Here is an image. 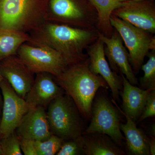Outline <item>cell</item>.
<instances>
[{
	"mask_svg": "<svg viewBox=\"0 0 155 155\" xmlns=\"http://www.w3.org/2000/svg\"><path fill=\"white\" fill-rule=\"evenodd\" d=\"M123 90L120 96L122 97L123 112L134 122H137L141 116L148 96L153 90H143L131 84L122 74Z\"/></svg>",
	"mask_w": 155,
	"mask_h": 155,
	"instance_id": "cell-16",
	"label": "cell"
},
{
	"mask_svg": "<svg viewBox=\"0 0 155 155\" xmlns=\"http://www.w3.org/2000/svg\"><path fill=\"white\" fill-rule=\"evenodd\" d=\"M153 0H128L122 2L112 14L150 33L155 32Z\"/></svg>",
	"mask_w": 155,
	"mask_h": 155,
	"instance_id": "cell-10",
	"label": "cell"
},
{
	"mask_svg": "<svg viewBox=\"0 0 155 155\" xmlns=\"http://www.w3.org/2000/svg\"><path fill=\"white\" fill-rule=\"evenodd\" d=\"M97 14V25L102 33L110 37L112 35V27L110 17L113 11L119 8L122 2L117 0H89Z\"/></svg>",
	"mask_w": 155,
	"mask_h": 155,
	"instance_id": "cell-20",
	"label": "cell"
},
{
	"mask_svg": "<svg viewBox=\"0 0 155 155\" xmlns=\"http://www.w3.org/2000/svg\"><path fill=\"white\" fill-rule=\"evenodd\" d=\"M101 88L97 92L92 106L90 123L84 134L100 133L109 136L120 147L125 138L120 130L121 118L116 106Z\"/></svg>",
	"mask_w": 155,
	"mask_h": 155,
	"instance_id": "cell-5",
	"label": "cell"
},
{
	"mask_svg": "<svg viewBox=\"0 0 155 155\" xmlns=\"http://www.w3.org/2000/svg\"><path fill=\"white\" fill-rule=\"evenodd\" d=\"M98 37L106 45L105 54L108 58L111 69L116 73L118 72L123 74L131 84H138V80L129 63L128 53L118 32L116 31L108 37L98 32Z\"/></svg>",
	"mask_w": 155,
	"mask_h": 155,
	"instance_id": "cell-11",
	"label": "cell"
},
{
	"mask_svg": "<svg viewBox=\"0 0 155 155\" xmlns=\"http://www.w3.org/2000/svg\"><path fill=\"white\" fill-rule=\"evenodd\" d=\"M84 154L124 155L126 153L109 136L92 133L82 134Z\"/></svg>",
	"mask_w": 155,
	"mask_h": 155,
	"instance_id": "cell-18",
	"label": "cell"
},
{
	"mask_svg": "<svg viewBox=\"0 0 155 155\" xmlns=\"http://www.w3.org/2000/svg\"><path fill=\"white\" fill-rule=\"evenodd\" d=\"M1 108V107H0ZM1 117H0V122H1Z\"/></svg>",
	"mask_w": 155,
	"mask_h": 155,
	"instance_id": "cell-31",
	"label": "cell"
},
{
	"mask_svg": "<svg viewBox=\"0 0 155 155\" xmlns=\"http://www.w3.org/2000/svg\"><path fill=\"white\" fill-rule=\"evenodd\" d=\"M47 0H0V28L29 33L46 21Z\"/></svg>",
	"mask_w": 155,
	"mask_h": 155,
	"instance_id": "cell-3",
	"label": "cell"
},
{
	"mask_svg": "<svg viewBox=\"0 0 155 155\" xmlns=\"http://www.w3.org/2000/svg\"><path fill=\"white\" fill-rule=\"evenodd\" d=\"M3 155H23L19 137L16 131L0 140Z\"/></svg>",
	"mask_w": 155,
	"mask_h": 155,
	"instance_id": "cell-23",
	"label": "cell"
},
{
	"mask_svg": "<svg viewBox=\"0 0 155 155\" xmlns=\"http://www.w3.org/2000/svg\"><path fill=\"white\" fill-rule=\"evenodd\" d=\"M19 138L44 140L52 135L45 108L41 106L29 108L15 130Z\"/></svg>",
	"mask_w": 155,
	"mask_h": 155,
	"instance_id": "cell-14",
	"label": "cell"
},
{
	"mask_svg": "<svg viewBox=\"0 0 155 155\" xmlns=\"http://www.w3.org/2000/svg\"><path fill=\"white\" fill-rule=\"evenodd\" d=\"M110 22L125 43L128 51V60L134 74L141 69L144 58L150 51L153 37L150 33L111 14Z\"/></svg>",
	"mask_w": 155,
	"mask_h": 155,
	"instance_id": "cell-6",
	"label": "cell"
},
{
	"mask_svg": "<svg viewBox=\"0 0 155 155\" xmlns=\"http://www.w3.org/2000/svg\"><path fill=\"white\" fill-rule=\"evenodd\" d=\"M155 116V90L150 92L141 116L137 122H142L145 119Z\"/></svg>",
	"mask_w": 155,
	"mask_h": 155,
	"instance_id": "cell-25",
	"label": "cell"
},
{
	"mask_svg": "<svg viewBox=\"0 0 155 155\" xmlns=\"http://www.w3.org/2000/svg\"><path fill=\"white\" fill-rule=\"evenodd\" d=\"M0 75L19 97L25 99L34 81L35 74L17 55L10 56L0 62Z\"/></svg>",
	"mask_w": 155,
	"mask_h": 155,
	"instance_id": "cell-12",
	"label": "cell"
},
{
	"mask_svg": "<svg viewBox=\"0 0 155 155\" xmlns=\"http://www.w3.org/2000/svg\"><path fill=\"white\" fill-rule=\"evenodd\" d=\"M29 44L47 47L57 51L70 65L86 59L83 51L95 39L87 28L45 21L28 33Z\"/></svg>",
	"mask_w": 155,
	"mask_h": 155,
	"instance_id": "cell-1",
	"label": "cell"
},
{
	"mask_svg": "<svg viewBox=\"0 0 155 155\" xmlns=\"http://www.w3.org/2000/svg\"><path fill=\"white\" fill-rule=\"evenodd\" d=\"M48 107L47 116L52 134L64 141L83 134L86 128L84 118L69 95L64 93L52 101Z\"/></svg>",
	"mask_w": 155,
	"mask_h": 155,
	"instance_id": "cell-4",
	"label": "cell"
},
{
	"mask_svg": "<svg viewBox=\"0 0 155 155\" xmlns=\"http://www.w3.org/2000/svg\"><path fill=\"white\" fill-rule=\"evenodd\" d=\"M0 90L3 99L2 114L0 122L1 140L15 131L30 107L4 78L0 82Z\"/></svg>",
	"mask_w": 155,
	"mask_h": 155,
	"instance_id": "cell-9",
	"label": "cell"
},
{
	"mask_svg": "<svg viewBox=\"0 0 155 155\" xmlns=\"http://www.w3.org/2000/svg\"><path fill=\"white\" fill-rule=\"evenodd\" d=\"M56 82L74 101L84 119L90 120L92 106L100 88H109L104 79L95 75L89 68L88 59L67 67L60 75L54 76Z\"/></svg>",
	"mask_w": 155,
	"mask_h": 155,
	"instance_id": "cell-2",
	"label": "cell"
},
{
	"mask_svg": "<svg viewBox=\"0 0 155 155\" xmlns=\"http://www.w3.org/2000/svg\"><path fill=\"white\" fill-rule=\"evenodd\" d=\"M17 55L34 74L45 72L57 76L70 65L57 51L27 42L21 45Z\"/></svg>",
	"mask_w": 155,
	"mask_h": 155,
	"instance_id": "cell-7",
	"label": "cell"
},
{
	"mask_svg": "<svg viewBox=\"0 0 155 155\" xmlns=\"http://www.w3.org/2000/svg\"><path fill=\"white\" fill-rule=\"evenodd\" d=\"M65 92L56 82L54 76L48 72L35 74L32 86L25 98L29 107L45 108L50 103Z\"/></svg>",
	"mask_w": 155,
	"mask_h": 155,
	"instance_id": "cell-15",
	"label": "cell"
},
{
	"mask_svg": "<svg viewBox=\"0 0 155 155\" xmlns=\"http://www.w3.org/2000/svg\"><path fill=\"white\" fill-rule=\"evenodd\" d=\"M94 15L88 13L79 0H47L46 21L86 28L97 20Z\"/></svg>",
	"mask_w": 155,
	"mask_h": 155,
	"instance_id": "cell-8",
	"label": "cell"
},
{
	"mask_svg": "<svg viewBox=\"0 0 155 155\" xmlns=\"http://www.w3.org/2000/svg\"><path fill=\"white\" fill-rule=\"evenodd\" d=\"M37 155H54L59 151L64 140L52 134L44 140H33Z\"/></svg>",
	"mask_w": 155,
	"mask_h": 155,
	"instance_id": "cell-22",
	"label": "cell"
},
{
	"mask_svg": "<svg viewBox=\"0 0 155 155\" xmlns=\"http://www.w3.org/2000/svg\"><path fill=\"white\" fill-rule=\"evenodd\" d=\"M29 40L28 33L0 28V62L10 56L17 55L21 45Z\"/></svg>",
	"mask_w": 155,
	"mask_h": 155,
	"instance_id": "cell-19",
	"label": "cell"
},
{
	"mask_svg": "<svg viewBox=\"0 0 155 155\" xmlns=\"http://www.w3.org/2000/svg\"><path fill=\"white\" fill-rule=\"evenodd\" d=\"M20 148L25 155H37L33 140L19 138Z\"/></svg>",
	"mask_w": 155,
	"mask_h": 155,
	"instance_id": "cell-26",
	"label": "cell"
},
{
	"mask_svg": "<svg viewBox=\"0 0 155 155\" xmlns=\"http://www.w3.org/2000/svg\"><path fill=\"white\" fill-rule=\"evenodd\" d=\"M149 59L141 69L144 75L140 80V88L143 90H155V50L151 51L148 54Z\"/></svg>",
	"mask_w": 155,
	"mask_h": 155,
	"instance_id": "cell-21",
	"label": "cell"
},
{
	"mask_svg": "<svg viewBox=\"0 0 155 155\" xmlns=\"http://www.w3.org/2000/svg\"><path fill=\"white\" fill-rule=\"evenodd\" d=\"M3 78L1 76V75H0V82H1V81L2 80ZM3 105V99L2 97V95L1 94V92H0V107H2Z\"/></svg>",
	"mask_w": 155,
	"mask_h": 155,
	"instance_id": "cell-28",
	"label": "cell"
},
{
	"mask_svg": "<svg viewBox=\"0 0 155 155\" xmlns=\"http://www.w3.org/2000/svg\"><path fill=\"white\" fill-rule=\"evenodd\" d=\"M111 101L126 118V123H121L120 130L125 135L126 149L129 154L150 155L148 143V138L137 127L136 122L133 121L118 107L116 101L113 99Z\"/></svg>",
	"mask_w": 155,
	"mask_h": 155,
	"instance_id": "cell-17",
	"label": "cell"
},
{
	"mask_svg": "<svg viewBox=\"0 0 155 155\" xmlns=\"http://www.w3.org/2000/svg\"><path fill=\"white\" fill-rule=\"evenodd\" d=\"M155 137L151 136L150 138H148L149 148L150 153L151 155H155Z\"/></svg>",
	"mask_w": 155,
	"mask_h": 155,
	"instance_id": "cell-27",
	"label": "cell"
},
{
	"mask_svg": "<svg viewBox=\"0 0 155 155\" xmlns=\"http://www.w3.org/2000/svg\"><path fill=\"white\" fill-rule=\"evenodd\" d=\"M0 155H3L2 151V147H1V144H0Z\"/></svg>",
	"mask_w": 155,
	"mask_h": 155,
	"instance_id": "cell-30",
	"label": "cell"
},
{
	"mask_svg": "<svg viewBox=\"0 0 155 155\" xmlns=\"http://www.w3.org/2000/svg\"><path fill=\"white\" fill-rule=\"evenodd\" d=\"M118 2H126V1H128V0H117Z\"/></svg>",
	"mask_w": 155,
	"mask_h": 155,
	"instance_id": "cell-29",
	"label": "cell"
},
{
	"mask_svg": "<svg viewBox=\"0 0 155 155\" xmlns=\"http://www.w3.org/2000/svg\"><path fill=\"white\" fill-rule=\"evenodd\" d=\"M57 155H83L82 135L75 139L65 140Z\"/></svg>",
	"mask_w": 155,
	"mask_h": 155,
	"instance_id": "cell-24",
	"label": "cell"
},
{
	"mask_svg": "<svg viewBox=\"0 0 155 155\" xmlns=\"http://www.w3.org/2000/svg\"><path fill=\"white\" fill-rule=\"evenodd\" d=\"M103 42L99 38L89 48V68L93 74L99 75L104 79L110 89L114 101H119L122 88V78L112 71L106 60Z\"/></svg>",
	"mask_w": 155,
	"mask_h": 155,
	"instance_id": "cell-13",
	"label": "cell"
}]
</instances>
